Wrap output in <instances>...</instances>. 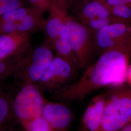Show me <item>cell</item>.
<instances>
[{
	"mask_svg": "<svg viewBox=\"0 0 131 131\" xmlns=\"http://www.w3.org/2000/svg\"><path fill=\"white\" fill-rule=\"evenodd\" d=\"M131 60V40L101 54L75 84L54 96L59 102H80L94 91L105 87L117 88L126 82Z\"/></svg>",
	"mask_w": 131,
	"mask_h": 131,
	"instance_id": "6da1fadb",
	"label": "cell"
},
{
	"mask_svg": "<svg viewBox=\"0 0 131 131\" xmlns=\"http://www.w3.org/2000/svg\"><path fill=\"white\" fill-rule=\"evenodd\" d=\"M131 122V88H114L107 94L101 131H121Z\"/></svg>",
	"mask_w": 131,
	"mask_h": 131,
	"instance_id": "7a4b0ae2",
	"label": "cell"
},
{
	"mask_svg": "<svg viewBox=\"0 0 131 131\" xmlns=\"http://www.w3.org/2000/svg\"><path fill=\"white\" fill-rule=\"evenodd\" d=\"M46 102L37 86L26 84L12 98L13 118L24 129L30 122L41 116Z\"/></svg>",
	"mask_w": 131,
	"mask_h": 131,
	"instance_id": "3957f363",
	"label": "cell"
},
{
	"mask_svg": "<svg viewBox=\"0 0 131 131\" xmlns=\"http://www.w3.org/2000/svg\"><path fill=\"white\" fill-rule=\"evenodd\" d=\"M65 24L68 42L71 52H74L76 55L79 65L84 67L89 63L93 50L89 30L84 25L73 20H68Z\"/></svg>",
	"mask_w": 131,
	"mask_h": 131,
	"instance_id": "277c9868",
	"label": "cell"
},
{
	"mask_svg": "<svg viewBox=\"0 0 131 131\" xmlns=\"http://www.w3.org/2000/svg\"><path fill=\"white\" fill-rule=\"evenodd\" d=\"M94 39L101 54L120 47L131 40V23L110 24L95 32Z\"/></svg>",
	"mask_w": 131,
	"mask_h": 131,
	"instance_id": "5b68a950",
	"label": "cell"
},
{
	"mask_svg": "<svg viewBox=\"0 0 131 131\" xmlns=\"http://www.w3.org/2000/svg\"><path fill=\"white\" fill-rule=\"evenodd\" d=\"M74 74L70 63L57 57L52 60L39 82L44 89L52 90L69 81Z\"/></svg>",
	"mask_w": 131,
	"mask_h": 131,
	"instance_id": "8992f818",
	"label": "cell"
},
{
	"mask_svg": "<svg viewBox=\"0 0 131 131\" xmlns=\"http://www.w3.org/2000/svg\"><path fill=\"white\" fill-rule=\"evenodd\" d=\"M42 117L46 120L52 131H67L72 121L73 115L66 103L48 102L43 108Z\"/></svg>",
	"mask_w": 131,
	"mask_h": 131,
	"instance_id": "52a82bcc",
	"label": "cell"
},
{
	"mask_svg": "<svg viewBox=\"0 0 131 131\" xmlns=\"http://www.w3.org/2000/svg\"><path fill=\"white\" fill-rule=\"evenodd\" d=\"M106 94L94 97L89 103L82 119V126L87 131H101Z\"/></svg>",
	"mask_w": 131,
	"mask_h": 131,
	"instance_id": "ba28073f",
	"label": "cell"
},
{
	"mask_svg": "<svg viewBox=\"0 0 131 131\" xmlns=\"http://www.w3.org/2000/svg\"><path fill=\"white\" fill-rule=\"evenodd\" d=\"M52 60V53L49 49L38 48L33 54V62L27 70V75L32 82H39Z\"/></svg>",
	"mask_w": 131,
	"mask_h": 131,
	"instance_id": "9c48e42d",
	"label": "cell"
},
{
	"mask_svg": "<svg viewBox=\"0 0 131 131\" xmlns=\"http://www.w3.org/2000/svg\"><path fill=\"white\" fill-rule=\"evenodd\" d=\"M82 16L86 22L102 17H110V11L100 0H92L84 5Z\"/></svg>",
	"mask_w": 131,
	"mask_h": 131,
	"instance_id": "30bf717a",
	"label": "cell"
},
{
	"mask_svg": "<svg viewBox=\"0 0 131 131\" xmlns=\"http://www.w3.org/2000/svg\"><path fill=\"white\" fill-rule=\"evenodd\" d=\"M11 103L12 98L0 94V131L7 126L13 118Z\"/></svg>",
	"mask_w": 131,
	"mask_h": 131,
	"instance_id": "8fae6325",
	"label": "cell"
},
{
	"mask_svg": "<svg viewBox=\"0 0 131 131\" xmlns=\"http://www.w3.org/2000/svg\"><path fill=\"white\" fill-rule=\"evenodd\" d=\"M46 31L51 38L68 41L66 24H63L59 19L54 18L50 20L47 23Z\"/></svg>",
	"mask_w": 131,
	"mask_h": 131,
	"instance_id": "7c38bea8",
	"label": "cell"
},
{
	"mask_svg": "<svg viewBox=\"0 0 131 131\" xmlns=\"http://www.w3.org/2000/svg\"><path fill=\"white\" fill-rule=\"evenodd\" d=\"M114 23H131V6L126 4L117 5L109 9Z\"/></svg>",
	"mask_w": 131,
	"mask_h": 131,
	"instance_id": "4fadbf2b",
	"label": "cell"
},
{
	"mask_svg": "<svg viewBox=\"0 0 131 131\" xmlns=\"http://www.w3.org/2000/svg\"><path fill=\"white\" fill-rule=\"evenodd\" d=\"M24 129L25 131H52L48 122L42 116L30 122Z\"/></svg>",
	"mask_w": 131,
	"mask_h": 131,
	"instance_id": "5bb4252c",
	"label": "cell"
},
{
	"mask_svg": "<svg viewBox=\"0 0 131 131\" xmlns=\"http://www.w3.org/2000/svg\"><path fill=\"white\" fill-rule=\"evenodd\" d=\"M15 43L13 40L7 35L0 36V59L9 54L14 50Z\"/></svg>",
	"mask_w": 131,
	"mask_h": 131,
	"instance_id": "9a60e30c",
	"label": "cell"
},
{
	"mask_svg": "<svg viewBox=\"0 0 131 131\" xmlns=\"http://www.w3.org/2000/svg\"><path fill=\"white\" fill-rule=\"evenodd\" d=\"M27 14L26 9L18 7L3 15V19L5 21L16 22L19 21Z\"/></svg>",
	"mask_w": 131,
	"mask_h": 131,
	"instance_id": "2e32d148",
	"label": "cell"
},
{
	"mask_svg": "<svg viewBox=\"0 0 131 131\" xmlns=\"http://www.w3.org/2000/svg\"><path fill=\"white\" fill-rule=\"evenodd\" d=\"M19 0H0V16L18 8Z\"/></svg>",
	"mask_w": 131,
	"mask_h": 131,
	"instance_id": "e0dca14e",
	"label": "cell"
},
{
	"mask_svg": "<svg viewBox=\"0 0 131 131\" xmlns=\"http://www.w3.org/2000/svg\"><path fill=\"white\" fill-rule=\"evenodd\" d=\"M19 21H20L19 24H17V30L20 31L28 30L32 28L34 25L33 18L27 14Z\"/></svg>",
	"mask_w": 131,
	"mask_h": 131,
	"instance_id": "ac0fdd59",
	"label": "cell"
},
{
	"mask_svg": "<svg viewBox=\"0 0 131 131\" xmlns=\"http://www.w3.org/2000/svg\"><path fill=\"white\" fill-rule=\"evenodd\" d=\"M55 45L57 50L63 55H68L71 52L70 46L67 41H63L56 39Z\"/></svg>",
	"mask_w": 131,
	"mask_h": 131,
	"instance_id": "d6986e66",
	"label": "cell"
},
{
	"mask_svg": "<svg viewBox=\"0 0 131 131\" xmlns=\"http://www.w3.org/2000/svg\"><path fill=\"white\" fill-rule=\"evenodd\" d=\"M103 2L109 9L117 5L125 4V0H103Z\"/></svg>",
	"mask_w": 131,
	"mask_h": 131,
	"instance_id": "ffe728a7",
	"label": "cell"
},
{
	"mask_svg": "<svg viewBox=\"0 0 131 131\" xmlns=\"http://www.w3.org/2000/svg\"><path fill=\"white\" fill-rule=\"evenodd\" d=\"M3 29L6 33H11L17 30V24L15 22L6 21L3 26Z\"/></svg>",
	"mask_w": 131,
	"mask_h": 131,
	"instance_id": "44dd1931",
	"label": "cell"
},
{
	"mask_svg": "<svg viewBox=\"0 0 131 131\" xmlns=\"http://www.w3.org/2000/svg\"><path fill=\"white\" fill-rule=\"evenodd\" d=\"M126 82L131 86V66H129L127 75Z\"/></svg>",
	"mask_w": 131,
	"mask_h": 131,
	"instance_id": "7402d4cb",
	"label": "cell"
},
{
	"mask_svg": "<svg viewBox=\"0 0 131 131\" xmlns=\"http://www.w3.org/2000/svg\"><path fill=\"white\" fill-rule=\"evenodd\" d=\"M6 68L5 64L0 62V76L4 74L6 72Z\"/></svg>",
	"mask_w": 131,
	"mask_h": 131,
	"instance_id": "603a6c76",
	"label": "cell"
},
{
	"mask_svg": "<svg viewBox=\"0 0 131 131\" xmlns=\"http://www.w3.org/2000/svg\"><path fill=\"white\" fill-rule=\"evenodd\" d=\"M121 131H131V122L122 128Z\"/></svg>",
	"mask_w": 131,
	"mask_h": 131,
	"instance_id": "cb8c5ba5",
	"label": "cell"
},
{
	"mask_svg": "<svg viewBox=\"0 0 131 131\" xmlns=\"http://www.w3.org/2000/svg\"><path fill=\"white\" fill-rule=\"evenodd\" d=\"M1 131H17L15 130H13L12 128H11V127L9 126V125H7L5 127V128L2 130Z\"/></svg>",
	"mask_w": 131,
	"mask_h": 131,
	"instance_id": "d4e9b609",
	"label": "cell"
},
{
	"mask_svg": "<svg viewBox=\"0 0 131 131\" xmlns=\"http://www.w3.org/2000/svg\"><path fill=\"white\" fill-rule=\"evenodd\" d=\"M30 1L34 3L37 4H41V3H42L43 1H44V0H30Z\"/></svg>",
	"mask_w": 131,
	"mask_h": 131,
	"instance_id": "484cf974",
	"label": "cell"
},
{
	"mask_svg": "<svg viewBox=\"0 0 131 131\" xmlns=\"http://www.w3.org/2000/svg\"><path fill=\"white\" fill-rule=\"evenodd\" d=\"M125 4L131 6V0H125Z\"/></svg>",
	"mask_w": 131,
	"mask_h": 131,
	"instance_id": "4316f807",
	"label": "cell"
},
{
	"mask_svg": "<svg viewBox=\"0 0 131 131\" xmlns=\"http://www.w3.org/2000/svg\"><path fill=\"white\" fill-rule=\"evenodd\" d=\"M79 131H87L82 126H81V128H80Z\"/></svg>",
	"mask_w": 131,
	"mask_h": 131,
	"instance_id": "83f0119b",
	"label": "cell"
},
{
	"mask_svg": "<svg viewBox=\"0 0 131 131\" xmlns=\"http://www.w3.org/2000/svg\"><path fill=\"white\" fill-rule=\"evenodd\" d=\"M0 94H1V93H0Z\"/></svg>",
	"mask_w": 131,
	"mask_h": 131,
	"instance_id": "f1b7e54d",
	"label": "cell"
},
{
	"mask_svg": "<svg viewBox=\"0 0 131 131\" xmlns=\"http://www.w3.org/2000/svg\"></svg>",
	"mask_w": 131,
	"mask_h": 131,
	"instance_id": "f546056e",
	"label": "cell"
}]
</instances>
